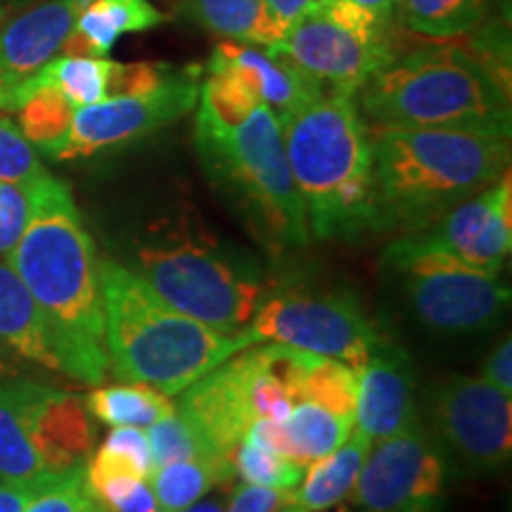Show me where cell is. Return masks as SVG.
<instances>
[{"label":"cell","instance_id":"4316f807","mask_svg":"<svg viewBox=\"0 0 512 512\" xmlns=\"http://www.w3.org/2000/svg\"><path fill=\"white\" fill-rule=\"evenodd\" d=\"M287 439L292 444L294 463L309 465L313 460L330 456L351 437L354 418L339 415L330 408L313 401L294 403L292 411L283 420Z\"/></svg>","mask_w":512,"mask_h":512},{"label":"cell","instance_id":"ee69618b","mask_svg":"<svg viewBox=\"0 0 512 512\" xmlns=\"http://www.w3.org/2000/svg\"><path fill=\"white\" fill-rule=\"evenodd\" d=\"M271 15L290 31L299 19L320 8V0H264Z\"/></svg>","mask_w":512,"mask_h":512},{"label":"cell","instance_id":"ba28073f","mask_svg":"<svg viewBox=\"0 0 512 512\" xmlns=\"http://www.w3.org/2000/svg\"><path fill=\"white\" fill-rule=\"evenodd\" d=\"M384 271L399 285L413 316L444 335H479L501 323L510 290L498 273L467 266L420 233H408L382 254Z\"/></svg>","mask_w":512,"mask_h":512},{"label":"cell","instance_id":"cb8c5ba5","mask_svg":"<svg viewBox=\"0 0 512 512\" xmlns=\"http://www.w3.org/2000/svg\"><path fill=\"white\" fill-rule=\"evenodd\" d=\"M370 444L373 441L356 430L330 456L313 460V463L306 465L309 472L302 477V489H294V498L309 512L328 510L332 505L342 503L354 491Z\"/></svg>","mask_w":512,"mask_h":512},{"label":"cell","instance_id":"5b68a950","mask_svg":"<svg viewBox=\"0 0 512 512\" xmlns=\"http://www.w3.org/2000/svg\"><path fill=\"white\" fill-rule=\"evenodd\" d=\"M358 93L370 126H458L510 136V74L463 43L394 55Z\"/></svg>","mask_w":512,"mask_h":512},{"label":"cell","instance_id":"83f0119b","mask_svg":"<svg viewBox=\"0 0 512 512\" xmlns=\"http://www.w3.org/2000/svg\"><path fill=\"white\" fill-rule=\"evenodd\" d=\"M86 408L112 427H150L176 413L169 396L143 382L95 389L86 399Z\"/></svg>","mask_w":512,"mask_h":512},{"label":"cell","instance_id":"2e32d148","mask_svg":"<svg viewBox=\"0 0 512 512\" xmlns=\"http://www.w3.org/2000/svg\"><path fill=\"white\" fill-rule=\"evenodd\" d=\"M181 415L202 434L216 456L233 460L254 422L249 401V363L242 349L181 392Z\"/></svg>","mask_w":512,"mask_h":512},{"label":"cell","instance_id":"7dc6e473","mask_svg":"<svg viewBox=\"0 0 512 512\" xmlns=\"http://www.w3.org/2000/svg\"><path fill=\"white\" fill-rule=\"evenodd\" d=\"M34 3H38V0H0V15H5V12H12V10H24Z\"/></svg>","mask_w":512,"mask_h":512},{"label":"cell","instance_id":"484cf974","mask_svg":"<svg viewBox=\"0 0 512 512\" xmlns=\"http://www.w3.org/2000/svg\"><path fill=\"white\" fill-rule=\"evenodd\" d=\"M233 460L228 458H188L176 460L152 472L150 484L157 512H181L209 494L216 484L233 477Z\"/></svg>","mask_w":512,"mask_h":512},{"label":"cell","instance_id":"b9f144b4","mask_svg":"<svg viewBox=\"0 0 512 512\" xmlns=\"http://www.w3.org/2000/svg\"><path fill=\"white\" fill-rule=\"evenodd\" d=\"M482 377L503 394H512V342L510 335L503 337V342L486 356L482 366Z\"/></svg>","mask_w":512,"mask_h":512},{"label":"cell","instance_id":"ac0fdd59","mask_svg":"<svg viewBox=\"0 0 512 512\" xmlns=\"http://www.w3.org/2000/svg\"><path fill=\"white\" fill-rule=\"evenodd\" d=\"M29 437L50 475L81 465L93 446L86 401L31 382Z\"/></svg>","mask_w":512,"mask_h":512},{"label":"cell","instance_id":"8d00e7d4","mask_svg":"<svg viewBox=\"0 0 512 512\" xmlns=\"http://www.w3.org/2000/svg\"><path fill=\"white\" fill-rule=\"evenodd\" d=\"M88 489L107 512H157L155 494L140 477H102L88 484Z\"/></svg>","mask_w":512,"mask_h":512},{"label":"cell","instance_id":"ab89813d","mask_svg":"<svg viewBox=\"0 0 512 512\" xmlns=\"http://www.w3.org/2000/svg\"><path fill=\"white\" fill-rule=\"evenodd\" d=\"M29 221L27 190L0 183V254H8L22 238Z\"/></svg>","mask_w":512,"mask_h":512},{"label":"cell","instance_id":"d6a6232c","mask_svg":"<svg viewBox=\"0 0 512 512\" xmlns=\"http://www.w3.org/2000/svg\"><path fill=\"white\" fill-rule=\"evenodd\" d=\"M304 470V465L283 456H275L273 451L252 444L249 439H242L233 453V472H238L247 484L292 491L302 484Z\"/></svg>","mask_w":512,"mask_h":512},{"label":"cell","instance_id":"4dcf8cb0","mask_svg":"<svg viewBox=\"0 0 512 512\" xmlns=\"http://www.w3.org/2000/svg\"><path fill=\"white\" fill-rule=\"evenodd\" d=\"M83 470H86L88 484L112 475L147 479L152 475V456L147 434H143V430H138V427H114L91 463L83 465Z\"/></svg>","mask_w":512,"mask_h":512},{"label":"cell","instance_id":"bcb514c9","mask_svg":"<svg viewBox=\"0 0 512 512\" xmlns=\"http://www.w3.org/2000/svg\"><path fill=\"white\" fill-rule=\"evenodd\" d=\"M181 512H226V505H223L221 498H207L202 503H192Z\"/></svg>","mask_w":512,"mask_h":512},{"label":"cell","instance_id":"7c38bea8","mask_svg":"<svg viewBox=\"0 0 512 512\" xmlns=\"http://www.w3.org/2000/svg\"><path fill=\"white\" fill-rule=\"evenodd\" d=\"M444 484L446 458L415 425L370 444L349 496L366 512H437Z\"/></svg>","mask_w":512,"mask_h":512},{"label":"cell","instance_id":"f35d334b","mask_svg":"<svg viewBox=\"0 0 512 512\" xmlns=\"http://www.w3.org/2000/svg\"><path fill=\"white\" fill-rule=\"evenodd\" d=\"M320 10L328 15L337 27H342L349 34L368 43H389L387 29L389 19H382L373 15V12L361 8V5L351 3V0H320Z\"/></svg>","mask_w":512,"mask_h":512},{"label":"cell","instance_id":"3957f363","mask_svg":"<svg viewBox=\"0 0 512 512\" xmlns=\"http://www.w3.org/2000/svg\"><path fill=\"white\" fill-rule=\"evenodd\" d=\"M100 290L114 375L150 384L166 396L185 392L230 356L256 344L249 330L223 335L171 309L143 278L112 259L100 261Z\"/></svg>","mask_w":512,"mask_h":512},{"label":"cell","instance_id":"ffe728a7","mask_svg":"<svg viewBox=\"0 0 512 512\" xmlns=\"http://www.w3.org/2000/svg\"><path fill=\"white\" fill-rule=\"evenodd\" d=\"M12 361L60 370L34 297L10 266L0 264V373H12Z\"/></svg>","mask_w":512,"mask_h":512},{"label":"cell","instance_id":"d4e9b609","mask_svg":"<svg viewBox=\"0 0 512 512\" xmlns=\"http://www.w3.org/2000/svg\"><path fill=\"white\" fill-rule=\"evenodd\" d=\"M8 112L19 114V131L48 157H53L62 147L74 117L69 100L57 88L36 79L19 88Z\"/></svg>","mask_w":512,"mask_h":512},{"label":"cell","instance_id":"8992f818","mask_svg":"<svg viewBox=\"0 0 512 512\" xmlns=\"http://www.w3.org/2000/svg\"><path fill=\"white\" fill-rule=\"evenodd\" d=\"M197 155L254 235L273 247H304L311 233L287 164L278 119L261 102L238 126L195 121Z\"/></svg>","mask_w":512,"mask_h":512},{"label":"cell","instance_id":"44dd1931","mask_svg":"<svg viewBox=\"0 0 512 512\" xmlns=\"http://www.w3.org/2000/svg\"><path fill=\"white\" fill-rule=\"evenodd\" d=\"M166 15L150 0H91L64 43L62 55L107 57L124 34L155 29Z\"/></svg>","mask_w":512,"mask_h":512},{"label":"cell","instance_id":"e575fe53","mask_svg":"<svg viewBox=\"0 0 512 512\" xmlns=\"http://www.w3.org/2000/svg\"><path fill=\"white\" fill-rule=\"evenodd\" d=\"M24 512H102V505L88 489L83 465H76L43 484Z\"/></svg>","mask_w":512,"mask_h":512},{"label":"cell","instance_id":"4fadbf2b","mask_svg":"<svg viewBox=\"0 0 512 512\" xmlns=\"http://www.w3.org/2000/svg\"><path fill=\"white\" fill-rule=\"evenodd\" d=\"M266 50L290 60L328 91L354 98L370 76H375L394 57L389 43L361 41L337 27L320 8L299 19L283 41Z\"/></svg>","mask_w":512,"mask_h":512},{"label":"cell","instance_id":"e0dca14e","mask_svg":"<svg viewBox=\"0 0 512 512\" xmlns=\"http://www.w3.org/2000/svg\"><path fill=\"white\" fill-rule=\"evenodd\" d=\"M354 425L370 441L394 437L420 425L411 358L382 337L366 366L358 370Z\"/></svg>","mask_w":512,"mask_h":512},{"label":"cell","instance_id":"60d3db41","mask_svg":"<svg viewBox=\"0 0 512 512\" xmlns=\"http://www.w3.org/2000/svg\"><path fill=\"white\" fill-rule=\"evenodd\" d=\"M285 491L268 489V486L242 484L235 489L233 501L226 512H273L283 501Z\"/></svg>","mask_w":512,"mask_h":512},{"label":"cell","instance_id":"f6af8a7d","mask_svg":"<svg viewBox=\"0 0 512 512\" xmlns=\"http://www.w3.org/2000/svg\"><path fill=\"white\" fill-rule=\"evenodd\" d=\"M351 3L361 5V8L370 10L377 17L389 19L392 17V12L396 10V3H399V0H351Z\"/></svg>","mask_w":512,"mask_h":512},{"label":"cell","instance_id":"c3c4849f","mask_svg":"<svg viewBox=\"0 0 512 512\" xmlns=\"http://www.w3.org/2000/svg\"><path fill=\"white\" fill-rule=\"evenodd\" d=\"M102 512H107V510H105V508H102Z\"/></svg>","mask_w":512,"mask_h":512},{"label":"cell","instance_id":"30bf717a","mask_svg":"<svg viewBox=\"0 0 512 512\" xmlns=\"http://www.w3.org/2000/svg\"><path fill=\"white\" fill-rule=\"evenodd\" d=\"M427 420L441 456L460 470L486 472L508 465L512 401L484 377L451 375L427 394Z\"/></svg>","mask_w":512,"mask_h":512},{"label":"cell","instance_id":"603a6c76","mask_svg":"<svg viewBox=\"0 0 512 512\" xmlns=\"http://www.w3.org/2000/svg\"><path fill=\"white\" fill-rule=\"evenodd\" d=\"M188 12L204 29L245 46L271 48L287 36L264 0H188Z\"/></svg>","mask_w":512,"mask_h":512},{"label":"cell","instance_id":"7a4b0ae2","mask_svg":"<svg viewBox=\"0 0 512 512\" xmlns=\"http://www.w3.org/2000/svg\"><path fill=\"white\" fill-rule=\"evenodd\" d=\"M377 230L418 233L494 185L510 136L458 126H370Z\"/></svg>","mask_w":512,"mask_h":512},{"label":"cell","instance_id":"9a60e30c","mask_svg":"<svg viewBox=\"0 0 512 512\" xmlns=\"http://www.w3.org/2000/svg\"><path fill=\"white\" fill-rule=\"evenodd\" d=\"M91 0H38L0 27V110L24 83L62 55L76 17Z\"/></svg>","mask_w":512,"mask_h":512},{"label":"cell","instance_id":"74e56055","mask_svg":"<svg viewBox=\"0 0 512 512\" xmlns=\"http://www.w3.org/2000/svg\"><path fill=\"white\" fill-rule=\"evenodd\" d=\"M174 74V67L157 62H112L107 98H124V95H145L157 91L162 83Z\"/></svg>","mask_w":512,"mask_h":512},{"label":"cell","instance_id":"6da1fadb","mask_svg":"<svg viewBox=\"0 0 512 512\" xmlns=\"http://www.w3.org/2000/svg\"><path fill=\"white\" fill-rule=\"evenodd\" d=\"M29 221L8 252L10 268L38 306L62 373L86 384L105 380V309L100 259L72 192L53 176L31 183Z\"/></svg>","mask_w":512,"mask_h":512},{"label":"cell","instance_id":"d6986e66","mask_svg":"<svg viewBox=\"0 0 512 512\" xmlns=\"http://www.w3.org/2000/svg\"><path fill=\"white\" fill-rule=\"evenodd\" d=\"M214 55L223 57L247 74L261 102L275 114V119L285 117L309 100L318 98L323 91H328L318 81H313L309 74H304L302 69L294 67L290 60L271 55L266 48L221 41L214 48Z\"/></svg>","mask_w":512,"mask_h":512},{"label":"cell","instance_id":"7402d4cb","mask_svg":"<svg viewBox=\"0 0 512 512\" xmlns=\"http://www.w3.org/2000/svg\"><path fill=\"white\" fill-rule=\"evenodd\" d=\"M31 382L0 384V479L41 482L55 477L43 465L29 437Z\"/></svg>","mask_w":512,"mask_h":512},{"label":"cell","instance_id":"5bb4252c","mask_svg":"<svg viewBox=\"0 0 512 512\" xmlns=\"http://www.w3.org/2000/svg\"><path fill=\"white\" fill-rule=\"evenodd\" d=\"M418 233L467 266L501 273L512 247L510 171Z\"/></svg>","mask_w":512,"mask_h":512},{"label":"cell","instance_id":"52a82bcc","mask_svg":"<svg viewBox=\"0 0 512 512\" xmlns=\"http://www.w3.org/2000/svg\"><path fill=\"white\" fill-rule=\"evenodd\" d=\"M133 273L171 309L223 335H238L264 302L266 283L245 254L190 233H169L133 249Z\"/></svg>","mask_w":512,"mask_h":512},{"label":"cell","instance_id":"9c48e42d","mask_svg":"<svg viewBox=\"0 0 512 512\" xmlns=\"http://www.w3.org/2000/svg\"><path fill=\"white\" fill-rule=\"evenodd\" d=\"M249 332L256 342L271 339L311 354L337 358L356 373L382 342V335L370 323L363 306L349 292L283 290L261 302Z\"/></svg>","mask_w":512,"mask_h":512},{"label":"cell","instance_id":"8fae6325","mask_svg":"<svg viewBox=\"0 0 512 512\" xmlns=\"http://www.w3.org/2000/svg\"><path fill=\"white\" fill-rule=\"evenodd\" d=\"M200 100V69H174L157 91L105 98L76 107L67 138L53 159H86L152 136L183 119Z\"/></svg>","mask_w":512,"mask_h":512},{"label":"cell","instance_id":"277c9868","mask_svg":"<svg viewBox=\"0 0 512 512\" xmlns=\"http://www.w3.org/2000/svg\"><path fill=\"white\" fill-rule=\"evenodd\" d=\"M278 124L309 233L330 240L377 230L373 150L354 95L323 91Z\"/></svg>","mask_w":512,"mask_h":512},{"label":"cell","instance_id":"1f68e13d","mask_svg":"<svg viewBox=\"0 0 512 512\" xmlns=\"http://www.w3.org/2000/svg\"><path fill=\"white\" fill-rule=\"evenodd\" d=\"M358 375L347 363L337 358L318 356L313 366L306 370L302 382V401H313L330 408L339 415H351L356 411Z\"/></svg>","mask_w":512,"mask_h":512},{"label":"cell","instance_id":"d590c367","mask_svg":"<svg viewBox=\"0 0 512 512\" xmlns=\"http://www.w3.org/2000/svg\"><path fill=\"white\" fill-rule=\"evenodd\" d=\"M46 169L38 162L34 145L24 138L19 126L5 114H0V183L29 188Z\"/></svg>","mask_w":512,"mask_h":512},{"label":"cell","instance_id":"836d02e7","mask_svg":"<svg viewBox=\"0 0 512 512\" xmlns=\"http://www.w3.org/2000/svg\"><path fill=\"white\" fill-rule=\"evenodd\" d=\"M147 444H150L152 472H155L157 467L176 463V460L216 456V453L209 448L207 441L202 439V434L197 432L195 427L183 418V415H176V413L155 422V425H150ZM216 458H223V456H216Z\"/></svg>","mask_w":512,"mask_h":512},{"label":"cell","instance_id":"f1b7e54d","mask_svg":"<svg viewBox=\"0 0 512 512\" xmlns=\"http://www.w3.org/2000/svg\"><path fill=\"white\" fill-rule=\"evenodd\" d=\"M396 8L415 34L451 41L482 27L489 0H399Z\"/></svg>","mask_w":512,"mask_h":512},{"label":"cell","instance_id":"7bdbcfd3","mask_svg":"<svg viewBox=\"0 0 512 512\" xmlns=\"http://www.w3.org/2000/svg\"><path fill=\"white\" fill-rule=\"evenodd\" d=\"M50 479L53 477L41 479V482H5L0 479V512H24L38 489Z\"/></svg>","mask_w":512,"mask_h":512},{"label":"cell","instance_id":"f546056e","mask_svg":"<svg viewBox=\"0 0 512 512\" xmlns=\"http://www.w3.org/2000/svg\"><path fill=\"white\" fill-rule=\"evenodd\" d=\"M112 62L110 57L57 55L34 79L57 88L76 110L107 98Z\"/></svg>","mask_w":512,"mask_h":512}]
</instances>
